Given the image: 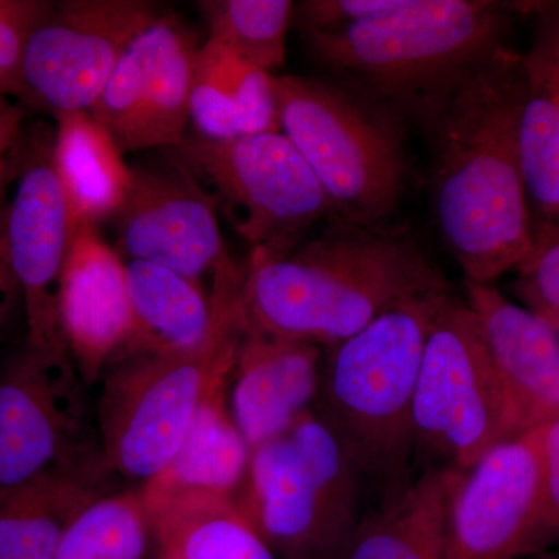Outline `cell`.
<instances>
[{"label": "cell", "instance_id": "obj_1", "mask_svg": "<svg viewBox=\"0 0 559 559\" xmlns=\"http://www.w3.org/2000/svg\"><path fill=\"white\" fill-rule=\"evenodd\" d=\"M522 102V53L506 44L459 81L425 127L433 142V215L465 282L491 285L535 252Z\"/></svg>", "mask_w": 559, "mask_h": 559}, {"label": "cell", "instance_id": "obj_2", "mask_svg": "<svg viewBox=\"0 0 559 559\" xmlns=\"http://www.w3.org/2000/svg\"><path fill=\"white\" fill-rule=\"evenodd\" d=\"M450 290L406 230L333 221L282 259L252 250L242 297L252 329L329 347L407 301Z\"/></svg>", "mask_w": 559, "mask_h": 559}, {"label": "cell", "instance_id": "obj_3", "mask_svg": "<svg viewBox=\"0 0 559 559\" xmlns=\"http://www.w3.org/2000/svg\"><path fill=\"white\" fill-rule=\"evenodd\" d=\"M246 264L227 257L212 275V318L186 352L116 360L102 374L95 425L109 469L132 488L159 477L204 401L229 384L246 330Z\"/></svg>", "mask_w": 559, "mask_h": 559}, {"label": "cell", "instance_id": "obj_4", "mask_svg": "<svg viewBox=\"0 0 559 559\" xmlns=\"http://www.w3.org/2000/svg\"><path fill=\"white\" fill-rule=\"evenodd\" d=\"M520 3L404 0L400 9L336 31H305L340 83L423 128L471 69L506 46Z\"/></svg>", "mask_w": 559, "mask_h": 559}, {"label": "cell", "instance_id": "obj_5", "mask_svg": "<svg viewBox=\"0 0 559 559\" xmlns=\"http://www.w3.org/2000/svg\"><path fill=\"white\" fill-rule=\"evenodd\" d=\"M452 293L407 301L323 347L312 409L355 460L377 507L395 502L417 479L415 385L430 326Z\"/></svg>", "mask_w": 559, "mask_h": 559}, {"label": "cell", "instance_id": "obj_6", "mask_svg": "<svg viewBox=\"0 0 559 559\" xmlns=\"http://www.w3.org/2000/svg\"><path fill=\"white\" fill-rule=\"evenodd\" d=\"M280 131L329 194L334 215L384 226L406 193L404 119L340 81L274 75Z\"/></svg>", "mask_w": 559, "mask_h": 559}, {"label": "cell", "instance_id": "obj_7", "mask_svg": "<svg viewBox=\"0 0 559 559\" xmlns=\"http://www.w3.org/2000/svg\"><path fill=\"white\" fill-rule=\"evenodd\" d=\"M367 498L355 460L311 409L252 450L235 502L277 559H341Z\"/></svg>", "mask_w": 559, "mask_h": 559}, {"label": "cell", "instance_id": "obj_8", "mask_svg": "<svg viewBox=\"0 0 559 559\" xmlns=\"http://www.w3.org/2000/svg\"><path fill=\"white\" fill-rule=\"evenodd\" d=\"M520 436L479 319L452 293L430 326L415 385V473H468L492 448Z\"/></svg>", "mask_w": 559, "mask_h": 559}, {"label": "cell", "instance_id": "obj_9", "mask_svg": "<svg viewBox=\"0 0 559 559\" xmlns=\"http://www.w3.org/2000/svg\"><path fill=\"white\" fill-rule=\"evenodd\" d=\"M180 159L210 180L253 252L282 259L312 227L336 219L308 162L282 131L231 140L187 138Z\"/></svg>", "mask_w": 559, "mask_h": 559}, {"label": "cell", "instance_id": "obj_10", "mask_svg": "<svg viewBox=\"0 0 559 559\" xmlns=\"http://www.w3.org/2000/svg\"><path fill=\"white\" fill-rule=\"evenodd\" d=\"M86 388L69 353L25 344L0 366V492L55 469L110 471Z\"/></svg>", "mask_w": 559, "mask_h": 559}, {"label": "cell", "instance_id": "obj_11", "mask_svg": "<svg viewBox=\"0 0 559 559\" xmlns=\"http://www.w3.org/2000/svg\"><path fill=\"white\" fill-rule=\"evenodd\" d=\"M53 143L55 130L47 124L27 132L13 194L3 210V234L24 304L25 344L69 353L60 325V288L80 224L55 165Z\"/></svg>", "mask_w": 559, "mask_h": 559}, {"label": "cell", "instance_id": "obj_12", "mask_svg": "<svg viewBox=\"0 0 559 559\" xmlns=\"http://www.w3.org/2000/svg\"><path fill=\"white\" fill-rule=\"evenodd\" d=\"M157 14L142 0L51 3L25 49L22 100L51 116L91 112L131 40Z\"/></svg>", "mask_w": 559, "mask_h": 559}, {"label": "cell", "instance_id": "obj_13", "mask_svg": "<svg viewBox=\"0 0 559 559\" xmlns=\"http://www.w3.org/2000/svg\"><path fill=\"white\" fill-rule=\"evenodd\" d=\"M198 49L186 25L160 13L131 40L91 109L121 153L183 145Z\"/></svg>", "mask_w": 559, "mask_h": 559}, {"label": "cell", "instance_id": "obj_14", "mask_svg": "<svg viewBox=\"0 0 559 559\" xmlns=\"http://www.w3.org/2000/svg\"><path fill=\"white\" fill-rule=\"evenodd\" d=\"M215 194L182 159L132 168V186L114 223L121 259L146 261L200 282L230 255Z\"/></svg>", "mask_w": 559, "mask_h": 559}, {"label": "cell", "instance_id": "obj_15", "mask_svg": "<svg viewBox=\"0 0 559 559\" xmlns=\"http://www.w3.org/2000/svg\"><path fill=\"white\" fill-rule=\"evenodd\" d=\"M540 489V428L492 448L460 484L452 503L447 559L527 557Z\"/></svg>", "mask_w": 559, "mask_h": 559}, {"label": "cell", "instance_id": "obj_16", "mask_svg": "<svg viewBox=\"0 0 559 559\" xmlns=\"http://www.w3.org/2000/svg\"><path fill=\"white\" fill-rule=\"evenodd\" d=\"M60 325L70 359L87 385L100 381L130 336L127 261L92 224L79 226L66 260Z\"/></svg>", "mask_w": 559, "mask_h": 559}, {"label": "cell", "instance_id": "obj_17", "mask_svg": "<svg viewBox=\"0 0 559 559\" xmlns=\"http://www.w3.org/2000/svg\"><path fill=\"white\" fill-rule=\"evenodd\" d=\"M489 359L521 433L559 419V340L549 323L491 285L465 282Z\"/></svg>", "mask_w": 559, "mask_h": 559}, {"label": "cell", "instance_id": "obj_18", "mask_svg": "<svg viewBox=\"0 0 559 559\" xmlns=\"http://www.w3.org/2000/svg\"><path fill=\"white\" fill-rule=\"evenodd\" d=\"M323 347L248 323L231 370L230 414L250 451L285 432L318 399Z\"/></svg>", "mask_w": 559, "mask_h": 559}, {"label": "cell", "instance_id": "obj_19", "mask_svg": "<svg viewBox=\"0 0 559 559\" xmlns=\"http://www.w3.org/2000/svg\"><path fill=\"white\" fill-rule=\"evenodd\" d=\"M535 20L522 53L521 153L533 215L559 226V0L525 3Z\"/></svg>", "mask_w": 559, "mask_h": 559}, {"label": "cell", "instance_id": "obj_20", "mask_svg": "<svg viewBox=\"0 0 559 559\" xmlns=\"http://www.w3.org/2000/svg\"><path fill=\"white\" fill-rule=\"evenodd\" d=\"M465 474H418L395 502L364 514L341 559H447L452 503Z\"/></svg>", "mask_w": 559, "mask_h": 559}, {"label": "cell", "instance_id": "obj_21", "mask_svg": "<svg viewBox=\"0 0 559 559\" xmlns=\"http://www.w3.org/2000/svg\"><path fill=\"white\" fill-rule=\"evenodd\" d=\"M272 76L216 40L201 44L190 97V121L197 135L231 140L278 132Z\"/></svg>", "mask_w": 559, "mask_h": 559}, {"label": "cell", "instance_id": "obj_22", "mask_svg": "<svg viewBox=\"0 0 559 559\" xmlns=\"http://www.w3.org/2000/svg\"><path fill=\"white\" fill-rule=\"evenodd\" d=\"M110 471L55 469L0 492V559H55L66 532L112 491Z\"/></svg>", "mask_w": 559, "mask_h": 559}, {"label": "cell", "instance_id": "obj_23", "mask_svg": "<svg viewBox=\"0 0 559 559\" xmlns=\"http://www.w3.org/2000/svg\"><path fill=\"white\" fill-rule=\"evenodd\" d=\"M127 275L131 330L112 362L186 352L201 344L209 331L212 305L200 282L146 261H127Z\"/></svg>", "mask_w": 559, "mask_h": 559}, {"label": "cell", "instance_id": "obj_24", "mask_svg": "<svg viewBox=\"0 0 559 559\" xmlns=\"http://www.w3.org/2000/svg\"><path fill=\"white\" fill-rule=\"evenodd\" d=\"M223 385L202 404L167 469L145 487L146 498L205 492L235 499L248 476L250 448L231 418Z\"/></svg>", "mask_w": 559, "mask_h": 559}, {"label": "cell", "instance_id": "obj_25", "mask_svg": "<svg viewBox=\"0 0 559 559\" xmlns=\"http://www.w3.org/2000/svg\"><path fill=\"white\" fill-rule=\"evenodd\" d=\"M53 156L79 224L116 218L132 186V168L91 112L53 116Z\"/></svg>", "mask_w": 559, "mask_h": 559}, {"label": "cell", "instance_id": "obj_26", "mask_svg": "<svg viewBox=\"0 0 559 559\" xmlns=\"http://www.w3.org/2000/svg\"><path fill=\"white\" fill-rule=\"evenodd\" d=\"M143 498L157 546L178 559H277L235 499L205 492Z\"/></svg>", "mask_w": 559, "mask_h": 559}, {"label": "cell", "instance_id": "obj_27", "mask_svg": "<svg viewBox=\"0 0 559 559\" xmlns=\"http://www.w3.org/2000/svg\"><path fill=\"white\" fill-rule=\"evenodd\" d=\"M55 559H156V536L142 489L95 499L70 524Z\"/></svg>", "mask_w": 559, "mask_h": 559}, {"label": "cell", "instance_id": "obj_28", "mask_svg": "<svg viewBox=\"0 0 559 559\" xmlns=\"http://www.w3.org/2000/svg\"><path fill=\"white\" fill-rule=\"evenodd\" d=\"M289 0H202L209 39L223 44L263 72L274 75L286 58L294 13Z\"/></svg>", "mask_w": 559, "mask_h": 559}, {"label": "cell", "instance_id": "obj_29", "mask_svg": "<svg viewBox=\"0 0 559 559\" xmlns=\"http://www.w3.org/2000/svg\"><path fill=\"white\" fill-rule=\"evenodd\" d=\"M518 272L514 288L527 310L559 333V227L536 235L535 252Z\"/></svg>", "mask_w": 559, "mask_h": 559}, {"label": "cell", "instance_id": "obj_30", "mask_svg": "<svg viewBox=\"0 0 559 559\" xmlns=\"http://www.w3.org/2000/svg\"><path fill=\"white\" fill-rule=\"evenodd\" d=\"M39 0H0V95L21 98V72L32 32L50 9Z\"/></svg>", "mask_w": 559, "mask_h": 559}, {"label": "cell", "instance_id": "obj_31", "mask_svg": "<svg viewBox=\"0 0 559 559\" xmlns=\"http://www.w3.org/2000/svg\"><path fill=\"white\" fill-rule=\"evenodd\" d=\"M540 509L528 555L559 546V419L540 428Z\"/></svg>", "mask_w": 559, "mask_h": 559}, {"label": "cell", "instance_id": "obj_32", "mask_svg": "<svg viewBox=\"0 0 559 559\" xmlns=\"http://www.w3.org/2000/svg\"><path fill=\"white\" fill-rule=\"evenodd\" d=\"M404 0H308L299 5L304 31H336L400 9Z\"/></svg>", "mask_w": 559, "mask_h": 559}, {"label": "cell", "instance_id": "obj_33", "mask_svg": "<svg viewBox=\"0 0 559 559\" xmlns=\"http://www.w3.org/2000/svg\"><path fill=\"white\" fill-rule=\"evenodd\" d=\"M24 119V109L0 95V209L5 207L7 190L20 173L27 142Z\"/></svg>", "mask_w": 559, "mask_h": 559}, {"label": "cell", "instance_id": "obj_34", "mask_svg": "<svg viewBox=\"0 0 559 559\" xmlns=\"http://www.w3.org/2000/svg\"><path fill=\"white\" fill-rule=\"evenodd\" d=\"M3 210L5 207L0 209V337L9 325L11 311H13L17 297L21 296L16 278L11 271L9 255H7Z\"/></svg>", "mask_w": 559, "mask_h": 559}, {"label": "cell", "instance_id": "obj_35", "mask_svg": "<svg viewBox=\"0 0 559 559\" xmlns=\"http://www.w3.org/2000/svg\"><path fill=\"white\" fill-rule=\"evenodd\" d=\"M521 559H559V547H555V549L536 551V554L528 555V557Z\"/></svg>", "mask_w": 559, "mask_h": 559}, {"label": "cell", "instance_id": "obj_36", "mask_svg": "<svg viewBox=\"0 0 559 559\" xmlns=\"http://www.w3.org/2000/svg\"><path fill=\"white\" fill-rule=\"evenodd\" d=\"M156 559H178L170 550L164 549V547L157 546L156 544Z\"/></svg>", "mask_w": 559, "mask_h": 559}, {"label": "cell", "instance_id": "obj_37", "mask_svg": "<svg viewBox=\"0 0 559 559\" xmlns=\"http://www.w3.org/2000/svg\"><path fill=\"white\" fill-rule=\"evenodd\" d=\"M557 227H559V226H557Z\"/></svg>", "mask_w": 559, "mask_h": 559}]
</instances>
